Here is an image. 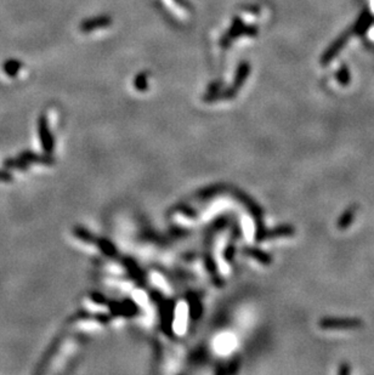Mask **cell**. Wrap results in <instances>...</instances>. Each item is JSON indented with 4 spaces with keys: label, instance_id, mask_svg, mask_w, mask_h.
<instances>
[{
    "label": "cell",
    "instance_id": "1",
    "mask_svg": "<svg viewBox=\"0 0 374 375\" xmlns=\"http://www.w3.org/2000/svg\"><path fill=\"white\" fill-rule=\"evenodd\" d=\"M38 136L40 146L45 153L52 154L55 151V137L52 135L47 116L41 114L38 119Z\"/></svg>",
    "mask_w": 374,
    "mask_h": 375
},
{
    "label": "cell",
    "instance_id": "2",
    "mask_svg": "<svg viewBox=\"0 0 374 375\" xmlns=\"http://www.w3.org/2000/svg\"><path fill=\"white\" fill-rule=\"evenodd\" d=\"M18 157H21L22 159H25L26 162L29 164H39V165H48L51 166L55 164V158L49 153L39 154L35 152H32V151H24L18 154Z\"/></svg>",
    "mask_w": 374,
    "mask_h": 375
},
{
    "label": "cell",
    "instance_id": "3",
    "mask_svg": "<svg viewBox=\"0 0 374 375\" xmlns=\"http://www.w3.org/2000/svg\"><path fill=\"white\" fill-rule=\"evenodd\" d=\"M73 235L77 237L79 241L88 243V244L96 243V241H97V238L94 236V233H91L89 230L85 228L84 226H75L73 228Z\"/></svg>",
    "mask_w": 374,
    "mask_h": 375
},
{
    "label": "cell",
    "instance_id": "4",
    "mask_svg": "<svg viewBox=\"0 0 374 375\" xmlns=\"http://www.w3.org/2000/svg\"><path fill=\"white\" fill-rule=\"evenodd\" d=\"M4 166L5 169H17V170H22V172H26L28 170L29 168V163L26 162L25 159H22L21 157L17 158H8V159L4 160Z\"/></svg>",
    "mask_w": 374,
    "mask_h": 375
},
{
    "label": "cell",
    "instance_id": "5",
    "mask_svg": "<svg viewBox=\"0 0 374 375\" xmlns=\"http://www.w3.org/2000/svg\"><path fill=\"white\" fill-rule=\"evenodd\" d=\"M96 244H97V246H98V248H100V250L105 255L113 256L114 254H116V248H114V245L112 244V243L108 242L107 239H105V238H97Z\"/></svg>",
    "mask_w": 374,
    "mask_h": 375
},
{
    "label": "cell",
    "instance_id": "6",
    "mask_svg": "<svg viewBox=\"0 0 374 375\" xmlns=\"http://www.w3.org/2000/svg\"><path fill=\"white\" fill-rule=\"evenodd\" d=\"M58 345H60V339H56V340H55V343L51 345L50 348H49V350L47 351V353H45L44 358H43L41 364H48L49 363V361L51 360V357L54 356L55 352H56V350L58 348ZM41 364H40V366H41Z\"/></svg>",
    "mask_w": 374,
    "mask_h": 375
},
{
    "label": "cell",
    "instance_id": "7",
    "mask_svg": "<svg viewBox=\"0 0 374 375\" xmlns=\"http://www.w3.org/2000/svg\"><path fill=\"white\" fill-rule=\"evenodd\" d=\"M19 67H21V66H19L18 62L10 61L5 65V71H6V73L10 75V77H14V75H16V73H17Z\"/></svg>",
    "mask_w": 374,
    "mask_h": 375
},
{
    "label": "cell",
    "instance_id": "8",
    "mask_svg": "<svg viewBox=\"0 0 374 375\" xmlns=\"http://www.w3.org/2000/svg\"><path fill=\"white\" fill-rule=\"evenodd\" d=\"M324 325H328V327H334L336 324L344 325L345 328H352V325H356L357 323L355 321H326L323 322Z\"/></svg>",
    "mask_w": 374,
    "mask_h": 375
},
{
    "label": "cell",
    "instance_id": "9",
    "mask_svg": "<svg viewBox=\"0 0 374 375\" xmlns=\"http://www.w3.org/2000/svg\"><path fill=\"white\" fill-rule=\"evenodd\" d=\"M12 179H14V176L8 169L0 170V182H11Z\"/></svg>",
    "mask_w": 374,
    "mask_h": 375
},
{
    "label": "cell",
    "instance_id": "10",
    "mask_svg": "<svg viewBox=\"0 0 374 375\" xmlns=\"http://www.w3.org/2000/svg\"><path fill=\"white\" fill-rule=\"evenodd\" d=\"M90 299L95 302V304H105V302H106V298H105L102 294H100V293H97V291L91 293Z\"/></svg>",
    "mask_w": 374,
    "mask_h": 375
}]
</instances>
